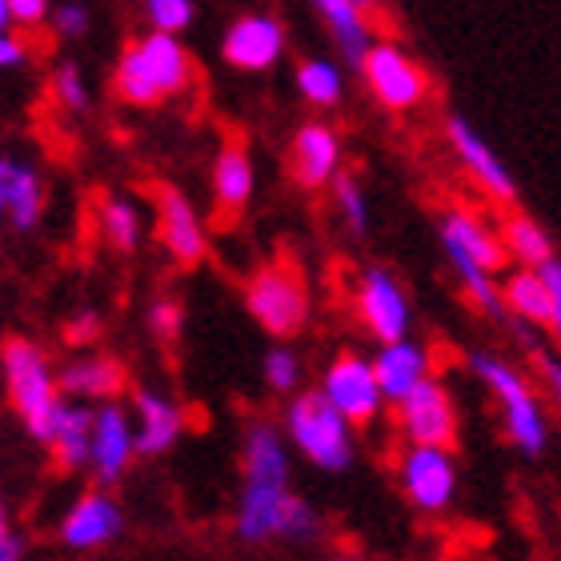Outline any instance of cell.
Masks as SVG:
<instances>
[{
	"label": "cell",
	"instance_id": "6da1fadb",
	"mask_svg": "<svg viewBox=\"0 0 561 561\" xmlns=\"http://www.w3.org/2000/svg\"><path fill=\"white\" fill-rule=\"evenodd\" d=\"M437 233H442L445 257L454 265L469 305L485 317H505L497 273L505 270L510 253H505V245H502V233H497L485 217H478L473 209H461V205L442 213Z\"/></svg>",
	"mask_w": 561,
	"mask_h": 561
},
{
	"label": "cell",
	"instance_id": "7a4b0ae2",
	"mask_svg": "<svg viewBox=\"0 0 561 561\" xmlns=\"http://www.w3.org/2000/svg\"><path fill=\"white\" fill-rule=\"evenodd\" d=\"M289 457L273 425L245 433V481L237 502V534L245 541L280 538V514L289 505Z\"/></svg>",
	"mask_w": 561,
	"mask_h": 561
},
{
	"label": "cell",
	"instance_id": "3957f363",
	"mask_svg": "<svg viewBox=\"0 0 561 561\" xmlns=\"http://www.w3.org/2000/svg\"><path fill=\"white\" fill-rule=\"evenodd\" d=\"M193 84V57L176 36L164 33H145L137 36L117 60L113 72V89L125 105L152 108L169 101V96L185 93Z\"/></svg>",
	"mask_w": 561,
	"mask_h": 561
},
{
	"label": "cell",
	"instance_id": "277c9868",
	"mask_svg": "<svg viewBox=\"0 0 561 561\" xmlns=\"http://www.w3.org/2000/svg\"><path fill=\"white\" fill-rule=\"evenodd\" d=\"M0 365H4V381H9V398L28 425L36 442H53L57 421L69 401L60 398V386L53 369H48L45 350L28 337H9L0 345Z\"/></svg>",
	"mask_w": 561,
	"mask_h": 561
},
{
	"label": "cell",
	"instance_id": "5b68a950",
	"mask_svg": "<svg viewBox=\"0 0 561 561\" xmlns=\"http://www.w3.org/2000/svg\"><path fill=\"white\" fill-rule=\"evenodd\" d=\"M469 365L481 377V386L490 389L493 398H497V405H502V421L510 442L526 457L546 454V445H550V421H546L538 393L529 389L526 374L514 369L510 362H502V357H493V353H473Z\"/></svg>",
	"mask_w": 561,
	"mask_h": 561
},
{
	"label": "cell",
	"instance_id": "8992f818",
	"mask_svg": "<svg viewBox=\"0 0 561 561\" xmlns=\"http://www.w3.org/2000/svg\"><path fill=\"white\" fill-rule=\"evenodd\" d=\"M245 305L253 321L273 337H293L301 333L305 317H309V289L305 277L297 270V261L277 253L273 261H265L245 285Z\"/></svg>",
	"mask_w": 561,
	"mask_h": 561
},
{
	"label": "cell",
	"instance_id": "52a82bcc",
	"mask_svg": "<svg viewBox=\"0 0 561 561\" xmlns=\"http://www.w3.org/2000/svg\"><path fill=\"white\" fill-rule=\"evenodd\" d=\"M285 430L317 469H350L353 461V425L329 405L321 393H301L285 410Z\"/></svg>",
	"mask_w": 561,
	"mask_h": 561
},
{
	"label": "cell",
	"instance_id": "ba28073f",
	"mask_svg": "<svg viewBox=\"0 0 561 561\" xmlns=\"http://www.w3.org/2000/svg\"><path fill=\"white\" fill-rule=\"evenodd\" d=\"M365 84L369 93L389 108V113H410L417 108L425 96H430V77L421 69L417 60L405 53L393 41H377L369 48V57L362 60Z\"/></svg>",
	"mask_w": 561,
	"mask_h": 561
},
{
	"label": "cell",
	"instance_id": "9c48e42d",
	"mask_svg": "<svg viewBox=\"0 0 561 561\" xmlns=\"http://www.w3.org/2000/svg\"><path fill=\"white\" fill-rule=\"evenodd\" d=\"M321 398L350 421V425H369L381 413L386 398L377 386L374 362H365L362 353H341L321 377Z\"/></svg>",
	"mask_w": 561,
	"mask_h": 561
},
{
	"label": "cell",
	"instance_id": "30bf717a",
	"mask_svg": "<svg viewBox=\"0 0 561 561\" xmlns=\"http://www.w3.org/2000/svg\"><path fill=\"white\" fill-rule=\"evenodd\" d=\"M353 309L381 345L405 341V333H410V297L389 270H362L357 289H353Z\"/></svg>",
	"mask_w": 561,
	"mask_h": 561
},
{
	"label": "cell",
	"instance_id": "8fae6325",
	"mask_svg": "<svg viewBox=\"0 0 561 561\" xmlns=\"http://www.w3.org/2000/svg\"><path fill=\"white\" fill-rule=\"evenodd\" d=\"M398 425L410 445H425V449H454L457 442V410L449 389L430 377L425 386H417L410 398L398 405Z\"/></svg>",
	"mask_w": 561,
	"mask_h": 561
},
{
	"label": "cell",
	"instance_id": "7c38bea8",
	"mask_svg": "<svg viewBox=\"0 0 561 561\" xmlns=\"http://www.w3.org/2000/svg\"><path fill=\"white\" fill-rule=\"evenodd\" d=\"M401 490L417 505L421 514H442L445 505L454 502L457 493V461L454 449H425V445H410L401 454Z\"/></svg>",
	"mask_w": 561,
	"mask_h": 561
},
{
	"label": "cell",
	"instance_id": "4fadbf2b",
	"mask_svg": "<svg viewBox=\"0 0 561 561\" xmlns=\"http://www.w3.org/2000/svg\"><path fill=\"white\" fill-rule=\"evenodd\" d=\"M280 53H285V24L273 12H245V16H237L221 41L225 65H233L241 72L273 69Z\"/></svg>",
	"mask_w": 561,
	"mask_h": 561
},
{
	"label": "cell",
	"instance_id": "5bb4252c",
	"mask_svg": "<svg viewBox=\"0 0 561 561\" xmlns=\"http://www.w3.org/2000/svg\"><path fill=\"white\" fill-rule=\"evenodd\" d=\"M445 137H449V145H454V152H457V161L466 164V173L478 181V188L485 193V197L497 201V205H514L517 185H514V176H510V169H505V161L493 152L490 140L481 137V133L473 129L466 117L445 121Z\"/></svg>",
	"mask_w": 561,
	"mask_h": 561
},
{
	"label": "cell",
	"instance_id": "9a60e30c",
	"mask_svg": "<svg viewBox=\"0 0 561 561\" xmlns=\"http://www.w3.org/2000/svg\"><path fill=\"white\" fill-rule=\"evenodd\" d=\"M152 197H157V237H161L164 253L176 265H185V270L201 265V257H205V225H201L197 209L173 185H157Z\"/></svg>",
	"mask_w": 561,
	"mask_h": 561
},
{
	"label": "cell",
	"instance_id": "2e32d148",
	"mask_svg": "<svg viewBox=\"0 0 561 561\" xmlns=\"http://www.w3.org/2000/svg\"><path fill=\"white\" fill-rule=\"evenodd\" d=\"M133 454H137V430H133V417L121 410L117 401H105L96 405L93 421V473L101 485H117L129 469Z\"/></svg>",
	"mask_w": 561,
	"mask_h": 561
},
{
	"label": "cell",
	"instance_id": "e0dca14e",
	"mask_svg": "<svg viewBox=\"0 0 561 561\" xmlns=\"http://www.w3.org/2000/svg\"><path fill=\"white\" fill-rule=\"evenodd\" d=\"M253 157L241 133H229L213 161V205H217V221H233L253 197Z\"/></svg>",
	"mask_w": 561,
	"mask_h": 561
},
{
	"label": "cell",
	"instance_id": "ac0fdd59",
	"mask_svg": "<svg viewBox=\"0 0 561 561\" xmlns=\"http://www.w3.org/2000/svg\"><path fill=\"white\" fill-rule=\"evenodd\" d=\"M125 529V514L108 493H84L60 522V541L69 550H101Z\"/></svg>",
	"mask_w": 561,
	"mask_h": 561
},
{
	"label": "cell",
	"instance_id": "d6986e66",
	"mask_svg": "<svg viewBox=\"0 0 561 561\" xmlns=\"http://www.w3.org/2000/svg\"><path fill=\"white\" fill-rule=\"evenodd\" d=\"M289 164H293L297 185H305V188H321V185H329V181H337V173H341L337 133L329 129L325 121H309V125H301L297 137H293Z\"/></svg>",
	"mask_w": 561,
	"mask_h": 561
},
{
	"label": "cell",
	"instance_id": "ffe728a7",
	"mask_svg": "<svg viewBox=\"0 0 561 561\" xmlns=\"http://www.w3.org/2000/svg\"><path fill=\"white\" fill-rule=\"evenodd\" d=\"M374 374H377V386H381V398L401 405V401L410 398L413 389L425 386L430 381V353L425 345L417 341H393V345H381L374 357Z\"/></svg>",
	"mask_w": 561,
	"mask_h": 561
},
{
	"label": "cell",
	"instance_id": "44dd1931",
	"mask_svg": "<svg viewBox=\"0 0 561 561\" xmlns=\"http://www.w3.org/2000/svg\"><path fill=\"white\" fill-rule=\"evenodd\" d=\"M0 209L9 213V225L28 233L45 213V185L33 164L0 152Z\"/></svg>",
	"mask_w": 561,
	"mask_h": 561
},
{
	"label": "cell",
	"instance_id": "7402d4cb",
	"mask_svg": "<svg viewBox=\"0 0 561 561\" xmlns=\"http://www.w3.org/2000/svg\"><path fill=\"white\" fill-rule=\"evenodd\" d=\"M133 430H137V454L157 457L181 437L185 413H181V405H176L173 398H164L157 389H137V417H133Z\"/></svg>",
	"mask_w": 561,
	"mask_h": 561
},
{
	"label": "cell",
	"instance_id": "603a6c76",
	"mask_svg": "<svg viewBox=\"0 0 561 561\" xmlns=\"http://www.w3.org/2000/svg\"><path fill=\"white\" fill-rule=\"evenodd\" d=\"M317 12H321V21L329 24V33L337 41L341 57L353 60V65H362V60L369 57V48L377 45L374 21H369L365 4H357V0H321Z\"/></svg>",
	"mask_w": 561,
	"mask_h": 561
},
{
	"label": "cell",
	"instance_id": "cb8c5ba5",
	"mask_svg": "<svg viewBox=\"0 0 561 561\" xmlns=\"http://www.w3.org/2000/svg\"><path fill=\"white\" fill-rule=\"evenodd\" d=\"M129 374H125V365L117 357H77L60 369L57 386L60 393H69V398H105L113 401L125 389Z\"/></svg>",
	"mask_w": 561,
	"mask_h": 561
},
{
	"label": "cell",
	"instance_id": "d4e9b609",
	"mask_svg": "<svg viewBox=\"0 0 561 561\" xmlns=\"http://www.w3.org/2000/svg\"><path fill=\"white\" fill-rule=\"evenodd\" d=\"M93 421L96 410H89L84 401H69L65 413L57 421V433H53V457H57L65 469H81V466H93Z\"/></svg>",
	"mask_w": 561,
	"mask_h": 561
},
{
	"label": "cell",
	"instance_id": "484cf974",
	"mask_svg": "<svg viewBox=\"0 0 561 561\" xmlns=\"http://www.w3.org/2000/svg\"><path fill=\"white\" fill-rule=\"evenodd\" d=\"M502 305L526 325H550L553 321V293L546 277L534 270H514L502 280Z\"/></svg>",
	"mask_w": 561,
	"mask_h": 561
},
{
	"label": "cell",
	"instance_id": "4316f807",
	"mask_svg": "<svg viewBox=\"0 0 561 561\" xmlns=\"http://www.w3.org/2000/svg\"><path fill=\"white\" fill-rule=\"evenodd\" d=\"M497 233H502L505 253H510V257H514L522 270L541 273L546 265H553V261H558V257H553L550 233H546V229H541L534 217H526V213H510Z\"/></svg>",
	"mask_w": 561,
	"mask_h": 561
},
{
	"label": "cell",
	"instance_id": "83f0119b",
	"mask_svg": "<svg viewBox=\"0 0 561 561\" xmlns=\"http://www.w3.org/2000/svg\"><path fill=\"white\" fill-rule=\"evenodd\" d=\"M96 225H101L105 245L117 249V253H133V249L140 245V209L129 197H105L101 201Z\"/></svg>",
	"mask_w": 561,
	"mask_h": 561
},
{
	"label": "cell",
	"instance_id": "f1b7e54d",
	"mask_svg": "<svg viewBox=\"0 0 561 561\" xmlns=\"http://www.w3.org/2000/svg\"><path fill=\"white\" fill-rule=\"evenodd\" d=\"M297 89H301V96L309 101V105L317 108H329L341 101V89H345V77H341V69L333 65V60L325 57H309L297 65Z\"/></svg>",
	"mask_w": 561,
	"mask_h": 561
},
{
	"label": "cell",
	"instance_id": "f546056e",
	"mask_svg": "<svg viewBox=\"0 0 561 561\" xmlns=\"http://www.w3.org/2000/svg\"><path fill=\"white\" fill-rule=\"evenodd\" d=\"M333 197H337L341 221L350 225L357 237L369 233V201H365L362 181H357L353 173H337V181H333Z\"/></svg>",
	"mask_w": 561,
	"mask_h": 561
},
{
	"label": "cell",
	"instance_id": "4dcf8cb0",
	"mask_svg": "<svg viewBox=\"0 0 561 561\" xmlns=\"http://www.w3.org/2000/svg\"><path fill=\"white\" fill-rule=\"evenodd\" d=\"M145 16H149L152 33L176 36L181 28H188V24H193L197 9H193L188 0H149V4H145Z\"/></svg>",
	"mask_w": 561,
	"mask_h": 561
},
{
	"label": "cell",
	"instance_id": "1f68e13d",
	"mask_svg": "<svg viewBox=\"0 0 561 561\" xmlns=\"http://www.w3.org/2000/svg\"><path fill=\"white\" fill-rule=\"evenodd\" d=\"M321 534V517L305 497H289L285 514H280V538L289 541H313Z\"/></svg>",
	"mask_w": 561,
	"mask_h": 561
},
{
	"label": "cell",
	"instance_id": "d6a6232c",
	"mask_svg": "<svg viewBox=\"0 0 561 561\" xmlns=\"http://www.w3.org/2000/svg\"><path fill=\"white\" fill-rule=\"evenodd\" d=\"M53 96H57L60 108L84 113V105H89V89H84V77L77 65H60V69L53 72Z\"/></svg>",
	"mask_w": 561,
	"mask_h": 561
},
{
	"label": "cell",
	"instance_id": "836d02e7",
	"mask_svg": "<svg viewBox=\"0 0 561 561\" xmlns=\"http://www.w3.org/2000/svg\"><path fill=\"white\" fill-rule=\"evenodd\" d=\"M265 381H270V389H277V393H293L297 381H301V362H297V353L277 345V350L265 357Z\"/></svg>",
	"mask_w": 561,
	"mask_h": 561
},
{
	"label": "cell",
	"instance_id": "e575fe53",
	"mask_svg": "<svg viewBox=\"0 0 561 561\" xmlns=\"http://www.w3.org/2000/svg\"><path fill=\"white\" fill-rule=\"evenodd\" d=\"M149 321H152V329H157V337L173 341L176 333H181V321H185V313H181V305L169 301V297H164V301L152 305Z\"/></svg>",
	"mask_w": 561,
	"mask_h": 561
},
{
	"label": "cell",
	"instance_id": "d590c367",
	"mask_svg": "<svg viewBox=\"0 0 561 561\" xmlns=\"http://www.w3.org/2000/svg\"><path fill=\"white\" fill-rule=\"evenodd\" d=\"M9 9L12 24H21V28H41L45 21H53V9L45 0H9Z\"/></svg>",
	"mask_w": 561,
	"mask_h": 561
},
{
	"label": "cell",
	"instance_id": "8d00e7d4",
	"mask_svg": "<svg viewBox=\"0 0 561 561\" xmlns=\"http://www.w3.org/2000/svg\"><path fill=\"white\" fill-rule=\"evenodd\" d=\"M53 28L60 36H84L89 33V12L81 4H60V9H53Z\"/></svg>",
	"mask_w": 561,
	"mask_h": 561
},
{
	"label": "cell",
	"instance_id": "74e56055",
	"mask_svg": "<svg viewBox=\"0 0 561 561\" xmlns=\"http://www.w3.org/2000/svg\"><path fill=\"white\" fill-rule=\"evenodd\" d=\"M534 365H538L541 381H546V393H550L553 405H558V413H561V357L538 350V353H534Z\"/></svg>",
	"mask_w": 561,
	"mask_h": 561
},
{
	"label": "cell",
	"instance_id": "f35d334b",
	"mask_svg": "<svg viewBox=\"0 0 561 561\" xmlns=\"http://www.w3.org/2000/svg\"><path fill=\"white\" fill-rule=\"evenodd\" d=\"M96 329H101V317L81 313V317H72L69 325H65V337H69L72 345H89V341H96Z\"/></svg>",
	"mask_w": 561,
	"mask_h": 561
},
{
	"label": "cell",
	"instance_id": "ab89813d",
	"mask_svg": "<svg viewBox=\"0 0 561 561\" xmlns=\"http://www.w3.org/2000/svg\"><path fill=\"white\" fill-rule=\"evenodd\" d=\"M541 277H546V285H550V293H553V321H550V329H553V337H558V345H561V261L546 265V270H541Z\"/></svg>",
	"mask_w": 561,
	"mask_h": 561
},
{
	"label": "cell",
	"instance_id": "60d3db41",
	"mask_svg": "<svg viewBox=\"0 0 561 561\" xmlns=\"http://www.w3.org/2000/svg\"><path fill=\"white\" fill-rule=\"evenodd\" d=\"M24 57H28V48H24L21 36L0 33V69H12V65H21Z\"/></svg>",
	"mask_w": 561,
	"mask_h": 561
},
{
	"label": "cell",
	"instance_id": "b9f144b4",
	"mask_svg": "<svg viewBox=\"0 0 561 561\" xmlns=\"http://www.w3.org/2000/svg\"><path fill=\"white\" fill-rule=\"evenodd\" d=\"M24 558V541L21 538H0V561H21Z\"/></svg>",
	"mask_w": 561,
	"mask_h": 561
},
{
	"label": "cell",
	"instance_id": "7bdbcfd3",
	"mask_svg": "<svg viewBox=\"0 0 561 561\" xmlns=\"http://www.w3.org/2000/svg\"><path fill=\"white\" fill-rule=\"evenodd\" d=\"M12 28V9H9V0H0V33H9Z\"/></svg>",
	"mask_w": 561,
	"mask_h": 561
},
{
	"label": "cell",
	"instance_id": "ee69618b",
	"mask_svg": "<svg viewBox=\"0 0 561 561\" xmlns=\"http://www.w3.org/2000/svg\"><path fill=\"white\" fill-rule=\"evenodd\" d=\"M0 538H9V510L0 502Z\"/></svg>",
	"mask_w": 561,
	"mask_h": 561
},
{
	"label": "cell",
	"instance_id": "f6af8a7d",
	"mask_svg": "<svg viewBox=\"0 0 561 561\" xmlns=\"http://www.w3.org/2000/svg\"><path fill=\"white\" fill-rule=\"evenodd\" d=\"M4 221H9V213H4V209H0V229H4Z\"/></svg>",
	"mask_w": 561,
	"mask_h": 561
},
{
	"label": "cell",
	"instance_id": "bcb514c9",
	"mask_svg": "<svg viewBox=\"0 0 561 561\" xmlns=\"http://www.w3.org/2000/svg\"><path fill=\"white\" fill-rule=\"evenodd\" d=\"M337 561H365V558H337Z\"/></svg>",
	"mask_w": 561,
	"mask_h": 561
}]
</instances>
